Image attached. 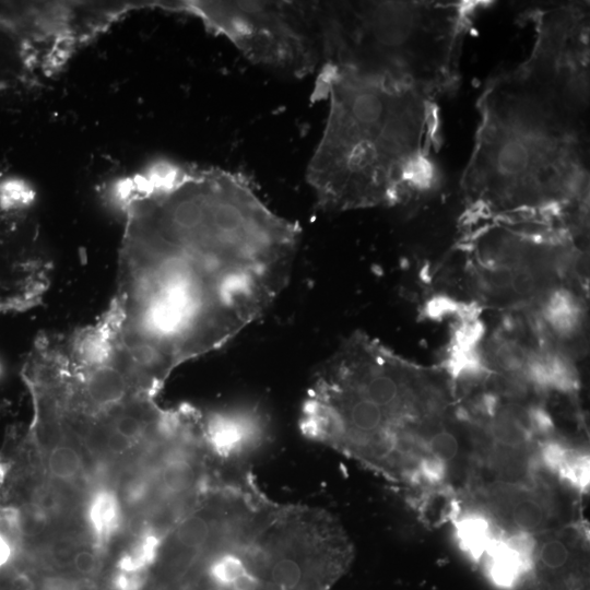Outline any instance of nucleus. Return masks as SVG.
<instances>
[{"label":"nucleus","instance_id":"obj_8","mask_svg":"<svg viewBox=\"0 0 590 590\" xmlns=\"http://www.w3.org/2000/svg\"><path fill=\"white\" fill-rule=\"evenodd\" d=\"M35 193L21 178L0 175V316L39 304L51 266L34 217Z\"/></svg>","mask_w":590,"mask_h":590},{"label":"nucleus","instance_id":"obj_12","mask_svg":"<svg viewBox=\"0 0 590 590\" xmlns=\"http://www.w3.org/2000/svg\"><path fill=\"white\" fill-rule=\"evenodd\" d=\"M453 527L459 547L475 560L504 535L488 515L473 506L455 514Z\"/></svg>","mask_w":590,"mask_h":590},{"label":"nucleus","instance_id":"obj_5","mask_svg":"<svg viewBox=\"0 0 590 590\" xmlns=\"http://www.w3.org/2000/svg\"><path fill=\"white\" fill-rule=\"evenodd\" d=\"M491 3L316 1L321 66L389 80L438 101L457 91L464 39Z\"/></svg>","mask_w":590,"mask_h":590},{"label":"nucleus","instance_id":"obj_11","mask_svg":"<svg viewBox=\"0 0 590 590\" xmlns=\"http://www.w3.org/2000/svg\"><path fill=\"white\" fill-rule=\"evenodd\" d=\"M82 521L94 545L106 554L127 524V514L114 485L94 480L83 497Z\"/></svg>","mask_w":590,"mask_h":590},{"label":"nucleus","instance_id":"obj_3","mask_svg":"<svg viewBox=\"0 0 590 590\" xmlns=\"http://www.w3.org/2000/svg\"><path fill=\"white\" fill-rule=\"evenodd\" d=\"M328 115L306 179L318 205L347 211L404 203L437 189V101L389 80L321 66Z\"/></svg>","mask_w":590,"mask_h":590},{"label":"nucleus","instance_id":"obj_2","mask_svg":"<svg viewBox=\"0 0 590 590\" xmlns=\"http://www.w3.org/2000/svg\"><path fill=\"white\" fill-rule=\"evenodd\" d=\"M461 177L463 225L488 220L588 225L589 119L518 64L491 76Z\"/></svg>","mask_w":590,"mask_h":590},{"label":"nucleus","instance_id":"obj_9","mask_svg":"<svg viewBox=\"0 0 590 590\" xmlns=\"http://www.w3.org/2000/svg\"><path fill=\"white\" fill-rule=\"evenodd\" d=\"M473 507L488 515L504 534H539L552 529L558 515L544 479L531 485L492 482L476 494Z\"/></svg>","mask_w":590,"mask_h":590},{"label":"nucleus","instance_id":"obj_14","mask_svg":"<svg viewBox=\"0 0 590 590\" xmlns=\"http://www.w3.org/2000/svg\"><path fill=\"white\" fill-rule=\"evenodd\" d=\"M556 476L570 488L585 494L590 482L589 453L571 447Z\"/></svg>","mask_w":590,"mask_h":590},{"label":"nucleus","instance_id":"obj_4","mask_svg":"<svg viewBox=\"0 0 590 590\" xmlns=\"http://www.w3.org/2000/svg\"><path fill=\"white\" fill-rule=\"evenodd\" d=\"M434 417L415 369L381 345L337 349L315 370L298 427L390 481L415 484Z\"/></svg>","mask_w":590,"mask_h":590},{"label":"nucleus","instance_id":"obj_15","mask_svg":"<svg viewBox=\"0 0 590 590\" xmlns=\"http://www.w3.org/2000/svg\"><path fill=\"white\" fill-rule=\"evenodd\" d=\"M92 581L69 575L54 574L43 578L37 590H96Z\"/></svg>","mask_w":590,"mask_h":590},{"label":"nucleus","instance_id":"obj_10","mask_svg":"<svg viewBox=\"0 0 590 590\" xmlns=\"http://www.w3.org/2000/svg\"><path fill=\"white\" fill-rule=\"evenodd\" d=\"M205 435L212 452L223 462H234L258 449L267 436V423L251 408L206 412Z\"/></svg>","mask_w":590,"mask_h":590},{"label":"nucleus","instance_id":"obj_1","mask_svg":"<svg viewBox=\"0 0 590 590\" xmlns=\"http://www.w3.org/2000/svg\"><path fill=\"white\" fill-rule=\"evenodd\" d=\"M104 190L123 220L106 310L120 346L160 390L271 306L302 231L244 175L215 166L158 161Z\"/></svg>","mask_w":590,"mask_h":590},{"label":"nucleus","instance_id":"obj_13","mask_svg":"<svg viewBox=\"0 0 590 590\" xmlns=\"http://www.w3.org/2000/svg\"><path fill=\"white\" fill-rule=\"evenodd\" d=\"M542 320L559 338L568 339L580 328L582 310L566 288H552L542 297Z\"/></svg>","mask_w":590,"mask_h":590},{"label":"nucleus","instance_id":"obj_6","mask_svg":"<svg viewBox=\"0 0 590 590\" xmlns=\"http://www.w3.org/2000/svg\"><path fill=\"white\" fill-rule=\"evenodd\" d=\"M149 1H0V84L49 78Z\"/></svg>","mask_w":590,"mask_h":590},{"label":"nucleus","instance_id":"obj_7","mask_svg":"<svg viewBox=\"0 0 590 590\" xmlns=\"http://www.w3.org/2000/svg\"><path fill=\"white\" fill-rule=\"evenodd\" d=\"M165 10L197 17L253 64L293 78L320 69L316 1H166Z\"/></svg>","mask_w":590,"mask_h":590}]
</instances>
